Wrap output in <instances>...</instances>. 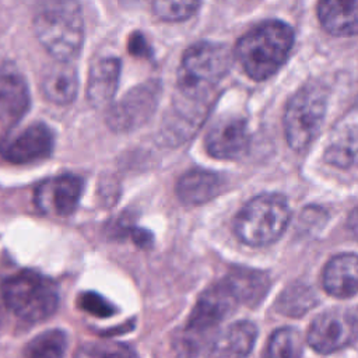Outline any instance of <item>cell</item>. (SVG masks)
Here are the masks:
<instances>
[{"label":"cell","mask_w":358,"mask_h":358,"mask_svg":"<svg viewBox=\"0 0 358 358\" xmlns=\"http://www.w3.org/2000/svg\"><path fill=\"white\" fill-rule=\"evenodd\" d=\"M231 53L227 46L211 42H200L185 53L178 70L180 91L192 99L207 95L228 73Z\"/></svg>","instance_id":"obj_5"},{"label":"cell","mask_w":358,"mask_h":358,"mask_svg":"<svg viewBox=\"0 0 358 358\" xmlns=\"http://www.w3.org/2000/svg\"><path fill=\"white\" fill-rule=\"evenodd\" d=\"M29 108V90L14 66L0 67V126L17 123Z\"/></svg>","instance_id":"obj_13"},{"label":"cell","mask_w":358,"mask_h":358,"mask_svg":"<svg viewBox=\"0 0 358 358\" xmlns=\"http://www.w3.org/2000/svg\"><path fill=\"white\" fill-rule=\"evenodd\" d=\"M302 350L303 344L298 330L281 327L271 334L264 358H302Z\"/></svg>","instance_id":"obj_23"},{"label":"cell","mask_w":358,"mask_h":358,"mask_svg":"<svg viewBox=\"0 0 358 358\" xmlns=\"http://www.w3.org/2000/svg\"><path fill=\"white\" fill-rule=\"evenodd\" d=\"M221 190V178L210 171L192 169L180 176L176 193L182 203L196 206L210 201Z\"/></svg>","instance_id":"obj_18"},{"label":"cell","mask_w":358,"mask_h":358,"mask_svg":"<svg viewBox=\"0 0 358 358\" xmlns=\"http://www.w3.org/2000/svg\"><path fill=\"white\" fill-rule=\"evenodd\" d=\"M69 340L66 331L49 329L35 336L24 348V358H64Z\"/></svg>","instance_id":"obj_22"},{"label":"cell","mask_w":358,"mask_h":358,"mask_svg":"<svg viewBox=\"0 0 358 358\" xmlns=\"http://www.w3.org/2000/svg\"><path fill=\"white\" fill-rule=\"evenodd\" d=\"M77 303H78L80 309L88 312L92 316H96V317H109L116 312L115 306L110 302H108L103 296H101L99 294L92 292V291L83 292L78 296Z\"/></svg>","instance_id":"obj_27"},{"label":"cell","mask_w":358,"mask_h":358,"mask_svg":"<svg viewBox=\"0 0 358 358\" xmlns=\"http://www.w3.org/2000/svg\"><path fill=\"white\" fill-rule=\"evenodd\" d=\"M119 73L120 63L115 57L102 59L92 66L88 74L87 96L94 106H103L113 98L119 83Z\"/></svg>","instance_id":"obj_19"},{"label":"cell","mask_w":358,"mask_h":358,"mask_svg":"<svg viewBox=\"0 0 358 358\" xmlns=\"http://www.w3.org/2000/svg\"><path fill=\"white\" fill-rule=\"evenodd\" d=\"M317 17L322 27L331 35H358V0L320 1L317 4Z\"/></svg>","instance_id":"obj_16"},{"label":"cell","mask_w":358,"mask_h":358,"mask_svg":"<svg viewBox=\"0 0 358 358\" xmlns=\"http://www.w3.org/2000/svg\"><path fill=\"white\" fill-rule=\"evenodd\" d=\"M316 303L313 291L302 284H294L284 289L277 302V309L288 316H301Z\"/></svg>","instance_id":"obj_24"},{"label":"cell","mask_w":358,"mask_h":358,"mask_svg":"<svg viewBox=\"0 0 358 358\" xmlns=\"http://www.w3.org/2000/svg\"><path fill=\"white\" fill-rule=\"evenodd\" d=\"M358 337V315L348 309H331L316 316L308 330V344L317 352L338 351Z\"/></svg>","instance_id":"obj_7"},{"label":"cell","mask_w":358,"mask_h":358,"mask_svg":"<svg viewBox=\"0 0 358 358\" xmlns=\"http://www.w3.org/2000/svg\"><path fill=\"white\" fill-rule=\"evenodd\" d=\"M294 45V31L282 21H264L248 31L235 46V56L253 80H266L285 62Z\"/></svg>","instance_id":"obj_1"},{"label":"cell","mask_w":358,"mask_h":358,"mask_svg":"<svg viewBox=\"0 0 358 358\" xmlns=\"http://www.w3.org/2000/svg\"><path fill=\"white\" fill-rule=\"evenodd\" d=\"M238 303L231 287L222 280L200 295L185 330L204 336H217L215 327L234 312Z\"/></svg>","instance_id":"obj_8"},{"label":"cell","mask_w":358,"mask_h":358,"mask_svg":"<svg viewBox=\"0 0 358 358\" xmlns=\"http://www.w3.org/2000/svg\"><path fill=\"white\" fill-rule=\"evenodd\" d=\"M324 159L334 168H358V126H347L330 140Z\"/></svg>","instance_id":"obj_20"},{"label":"cell","mask_w":358,"mask_h":358,"mask_svg":"<svg viewBox=\"0 0 358 358\" xmlns=\"http://www.w3.org/2000/svg\"><path fill=\"white\" fill-rule=\"evenodd\" d=\"M257 336L256 326L250 322H235L218 333L213 347V358H242L253 348Z\"/></svg>","instance_id":"obj_17"},{"label":"cell","mask_w":358,"mask_h":358,"mask_svg":"<svg viewBox=\"0 0 358 358\" xmlns=\"http://www.w3.org/2000/svg\"><path fill=\"white\" fill-rule=\"evenodd\" d=\"M249 147L246 122L239 117H227L217 122L206 137L207 152L220 159H236Z\"/></svg>","instance_id":"obj_12"},{"label":"cell","mask_w":358,"mask_h":358,"mask_svg":"<svg viewBox=\"0 0 358 358\" xmlns=\"http://www.w3.org/2000/svg\"><path fill=\"white\" fill-rule=\"evenodd\" d=\"M287 200L274 193H264L249 200L238 213L234 229L241 242L249 246H266L275 242L289 221Z\"/></svg>","instance_id":"obj_4"},{"label":"cell","mask_w":358,"mask_h":358,"mask_svg":"<svg viewBox=\"0 0 358 358\" xmlns=\"http://www.w3.org/2000/svg\"><path fill=\"white\" fill-rule=\"evenodd\" d=\"M157 99V83H145L130 90L109 109L108 124L116 131H127L141 126L154 112Z\"/></svg>","instance_id":"obj_10"},{"label":"cell","mask_w":358,"mask_h":358,"mask_svg":"<svg viewBox=\"0 0 358 358\" xmlns=\"http://www.w3.org/2000/svg\"><path fill=\"white\" fill-rule=\"evenodd\" d=\"M326 113V92L319 85H305L287 103L284 113L285 137L291 148H306L319 133Z\"/></svg>","instance_id":"obj_6"},{"label":"cell","mask_w":358,"mask_h":358,"mask_svg":"<svg viewBox=\"0 0 358 358\" xmlns=\"http://www.w3.org/2000/svg\"><path fill=\"white\" fill-rule=\"evenodd\" d=\"M199 1H155L152 4L154 13L166 21H182L192 17L199 8Z\"/></svg>","instance_id":"obj_26"},{"label":"cell","mask_w":358,"mask_h":358,"mask_svg":"<svg viewBox=\"0 0 358 358\" xmlns=\"http://www.w3.org/2000/svg\"><path fill=\"white\" fill-rule=\"evenodd\" d=\"M83 193V180L76 175H60L43 180L35 190V204L45 214L59 217L76 211Z\"/></svg>","instance_id":"obj_11"},{"label":"cell","mask_w":358,"mask_h":358,"mask_svg":"<svg viewBox=\"0 0 358 358\" xmlns=\"http://www.w3.org/2000/svg\"><path fill=\"white\" fill-rule=\"evenodd\" d=\"M347 227L350 229V232L358 238V206L350 213L348 220H347Z\"/></svg>","instance_id":"obj_29"},{"label":"cell","mask_w":358,"mask_h":358,"mask_svg":"<svg viewBox=\"0 0 358 358\" xmlns=\"http://www.w3.org/2000/svg\"><path fill=\"white\" fill-rule=\"evenodd\" d=\"M34 31L41 45L60 62L78 56L84 41V22L77 1H45L36 7Z\"/></svg>","instance_id":"obj_2"},{"label":"cell","mask_w":358,"mask_h":358,"mask_svg":"<svg viewBox=\"0 0 358 358\" xmlns=\"http://www.w3.org/2000/svg\"><path fill=\"white\" fill-rule=\"evenodd\" d=\"M322 284L336 298L358 294V255L341 253L331 257L323 268Z\"/></svg>","instance_id":"obj_14"},{"label":"cell","mask_w":358,"mask_h":358,"mask_svg":"<svg viewBox=\"0 0 358 358\" xmlns=\"http://www.w3.org/2000/svg\"><path fill=\"white\" fill-rule=\"evenodd\" d=\"M129 50L133 53V55H145L147 53V43L144 41V38L138 34H134L131 38H130V42H129Z\"/></svg>","instance_id":"obj_28"},{"label":"cell","mask_w":358,"mask_h":358,"mask_svg":"<svg viewBox=\"0 0 358 358\" xmlns=\"http://www.w3.org/2000/svg\"><path fill=\"white\" fill-rule=\"evenodd\" d=\"M1 296L15 316L31 323L46 320L59 306L56 284L31 270L7 277L1 284Z\"/></svg>","instance_id":"obj_3"},{"label":"cell","mask_w":358,"mask_h":358,"mask_svg":"<svg viewBox=\"0 0 358 358\" xmlns=\"http://www.w3.org/2000/svg\"><path fill=\"white\" fill-rule=\"evenodd\" d=\"M73 358H138L133 347L119 341H85Z\"/></svg>","instance_id":"obj_25"},{"label":"cell","mask_w":358,"mask_h":358,"mask_svg":"<svg viewBox=\"0 0 358 358\" xmlns=\"http://www.w3.org/2000/svg\"><path fill=\"white\" fill-rule=\"evenodd\" d=\"M78 90V76L71 62L55 60L48 64L41 77V91L45 98L57 105L74 101Z\"/></svg>","instance_id":"obj_15"},{"label":"cell","mask_w":358,"mask_h":358,"mask_svg":"<svg viewBox=\"0 0 358 358\" xmlns=\"http://www.w3.org/2000/svg\"><path fill=\"white\" fill-rule=\"evenodd\" d=\"M52 130L41 122L7 134L0 143V154L13 164H31L48 158L53 150Z\"/></svg>","instance_id":"obj_9"},{"label":"cell","mask_w":358,"mask_h":358,"mask_svg":"<svg viewBox=\"0 0 358 358\" xmlns=\"http://www.w3.org/2000/svg\"><path fill=\"white\" fill-rule=\"evenodd\" d=\"M224 280L231 287L239 303H257L264 296L268 288L267 277L259 271L236 270Z\"/></svg>","instance_id":"obj_21"}]
</instances>
